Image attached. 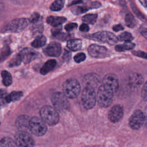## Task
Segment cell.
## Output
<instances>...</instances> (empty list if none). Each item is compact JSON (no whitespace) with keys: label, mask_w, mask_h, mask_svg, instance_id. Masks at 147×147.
Returning a JSON list of instances; mask_svg holds the SVG:
<instances>
[{"label":"cell","mask_w":147,"mask_h":147,"mask_svg":"<svg viewBox=\"0 0 147 147\" xmlns=\"http://www.w3.org/2000/svg\"><path fill=\"white\" fill-rule=\"evenodd\" d=\"M114 92L103 84L100 85L98 90L97 101L99 106L102 107H109L112 102Z\"/></svg>","instance_id":"1"},{"label":"cell","mask_w":147,"mask_h":147,"mask_svg":"<svg viewBox=\"0 0 147 147\" xmlns=\"http://www.w3.org/2000/svg\"><path fill=\"white\" fill-rule=\"evenodd\" d=\"M41 118L49 125H55L59 121V115L56 109L52 106L46 105L40 110Z\"/></svg>","instance_id":"2"},{"label":"cell","mask_w":147,"mask_h":147,"mask_svg":"<svg viewBox=\"0 0 147 147\" xmlns=\"http://www.w3.org/2000/svg\"><path fill=\"white\" fill-rule=\"evenodd\" d=\"M30 21L27 18L14 19L7 23L2 29L3 32L18 33L24 30L29 24Z\"/></svg>","instance_id":"3"},{"label":"cell","mask_w":147,"mask_h":147,"mask_svg":"<svg viewBox=\"0 0 147 147\" xmlns=\"http://www.w3.org/2000/svg\"><path fill=\"white\" fill-rule=\"evenodd\" d=\"M63 93L69 98L77 97L80 91V86L78 80L75 79H68L65 80L63 86Z\"/></svg>","instance_id":"4"},{"label":"cell","mask_w":147,"mask_h":147,"mask_svg":"<svg viewBox=\"0 0 147 147\" xmlns=\"http://www.w3.org/2000/svg\"><path fill=\"white\" fill-rule=\"evenodd\" d=\"M96 95L95 89L90 86H86L82 93V102L87 109H91L95 105Z\"/></svg>","instance_id":"5"},{"label":"cell","mask_w":147,"mask_h":147,"mask_svg":"<svg viewBox=\"0 0 147 147\" xmlns=\"http://www.w3.org/2000/svg\"><path fill=\"white\" fill-rule=\"evenodd\" d=\"M53 107L58 111H65L69 109V104L66 95L62 92L54 93L51 98Z\"/></svg>","instance_id":"6"},{"label":"cell","mask_w":147,"mask_h":147,"mask_svg":"<svg viewBox=\"0 0 147 147\" xmlns=\"http://www.w3.org/2000/svg\"><path fill=\"white\" fill-rule=\"evenodd\" d=\"M29 129L35 136H41L47 132V127L46 123L41 118L33 117L30 119Z\"/></svg>","instance_id":"7"},{"label":"cell","mask_w":147,"mask_h":147,"mask_svg":"<svg viewBox=\"0 0 147 147\" xmlns=\"http://www.w3.org/2000/svg\"><path fill=\"white\" fill-rule=\"evenodd\" d=\"M88 38L99 42L107 43L110 45H114L118 41V37L113 33L107 31H101L96 32L88 36Z\"/></svg>","instance_id":"8"},{"label":"cell","mask_w":147,"mask_h":147,"mask_svg":"<svg viewBox=\"0 0 147 147\" xmlns=\"http://www.w3.org/2000/svg\"><path fill=\"white\" fill-rule=\"evenodd\" d=\"M15 142L18 147H33L34 145L33 138L25 130H20L16 134Z\"/></svg>","instance_id":"9"},{"label":"cell","mask_w":147,"mask_h":147,"mask_svg":"<svg viewBox=\"0 0 147 147\" xmlns=\"http://www.w3.org/2000/svg\"><path fill=\"white\" fill-rule=\"evenodd\" d=\"M145 121V117L144 113L140 110L134 111L129 119V125L130 127L134 129H139L144 123Z\"/></svg>","instance_id":"10"},{"label":"cell","mask_w":147,"mask_h":147,"mask_svg":"<svg viewBox=\"0 0 147 147\" xmlns=\"http://www.w3.org/2000/svg\"><path fill=\"white\" fill-rule=\"evenodd\" d=\"M89 55L95 58H105L109 56V50L105 47L92 44L88 48Z\"/></svg>","instance_id":"11"},{"label":"cell","mask_w":147,"mask_h":147,"mask_svg":"<svg viewBox=\"0 0 147 147\" xmlns=\"http://www.w3.org/2000/svg\"><path fill=\"white\" fill-rule=\"evenodd\" d=\"M19 55L21 57V61L25 64H28L38 58L39 53L33 49L26 48L20 52Z\"/></svg>","instance_id":"12"},{"label":"cell","mask_w":147,"mask_h":147,"mask_svg":"<svg viewBox=\"0 0 147 147\" xmlns=\"http://www.w3.org/2000/svg\"><path fill=\"white\" fill-rule=\"evenodd\" d=\"M102 84L109 87L114 93L118 89V80L117 76L113 74H108L106 75L103 79Z\"/></svg>","instance_id":"13"},{"label":"cell","mask_w":147,"mask_h":147,"mask_svg":"<svg viewBox=\"0 0 147 147\" xmlns=\"http://www.w3.org/2000/svg\"><path fill=\"white\" fill-rule=\"evenodd\" d=\"M123 115V107L119 105H117L112 107L110 109L109 113V118L111 122L116 123L122 119Z\"/></svg>","instance_id":"14"},{"label":"cell","mask_w":147,"mask_h":147,"mask_svg":"<svg viewBox=\"0 0 147 147\" xmlns=\"http://www.w3.org/2000/svg\"><path fill=\"white\" fill-rule=\"evenodd\" d=\"M45 53L52 57H57L60 55L61 52V45L57 42H51L45 49Z\"/></svg>","instance_id":"15"},{"label":"cell","mask_w":147,"mask_h":147,"mask_svg":"<svg viewBox=\"0 0 147 147\" xmlns=\"http://www.w3.org/2000/svg\"><path fill=\"white\" fill-rule=\"evenodd\" d=\"M84 82H86V86H90L93 88H95L100 83V80L98 75L95 74H90L84 77Z\"/></svg>","instance_id":"16"},{"label":"cell","mask_w":147,"mask_h":147,"mask_svg":"<svg viewBox=\"0 0 147 147\" xmlns=\"http://www.w3.org/2000/svg\"><path fill=\"white\" fill-rule=\"evenodd\" d=\"M30 119L28 116L25 115L19 116L16 121V126L20 129V130H25L26 129H29Z\"/></svg>","instance_id":"17"},{"label":"cell","mask_w":147,"mask_h":147,"mask_svg":"<svg viewBox=\"0 0 147 147\" xmlns=\"http://www.w3.org/2000/svg\"><path fill=\"white\" fill-rule=\"evenodd\" d=\"M143 82V78L141 75L133 73L129 75V83L132 88H137L140 86Z\"/></svg>","instance_id":"18"},{"label":"cell","mask_w":147,"mask_h":147,"mask_svg":"<svg viewBox=\"0 0 147 147\" xmlns=\"http://www.w3.org/2000/svg\"><path fill=\"white\" fill-rule=\"evenodd\" d=\"M67 18L64 17L49 16L47 18V22L53 27H57L65 22Z\"/></svg>","instance_id":"19"},{"label":"cell","mask_w":147,"mask_h":147,"mask_svg":"<svg viewBox=\"0 0 147 147\" xmlns=\"http://www.w3.org/2000/svg\"><path fill=\"white\" fill-rule=\"evenodd\" d=\"M56 61L53 59L48 60L42 67L40 69V72L42 75H45L51 71L56 66Z\"/></svg>","instance_id":"20"},{"label":"cell","mask_w":147,"mask_h":147,"mask_svg":"<svg viewBox=\"0 0 147 147\" xmlns=\"http://www.w3.org/2000/svg\"><path fill=\"white\" fill-rule=\"evenodd\" d=\"M82 41L80 39H71L68 41L67 46L68 49L73 51L79 50L82 48Z\"/></svg>","instance_id":"21"},{"label":"cell","mask_w":147,"mask_h":147,"mask_svg":"<svg viewBox=\"0 0 147 147\" xmlns=\"http://www.w3.org/2000/svg\"><path fill=\"white\" fill-rule=\"evenodd\" d=\"M46 42L47 38L44 36H39L34 40V41L32 42L31 45L33 47L35 48H38L45 45Z\"/></svg>","instance_id":"22"},{"label":"cell","mask_w":147,"mask_h":147,"mask_svg":"<svg viewBox=\"0 0 147 147\" xmlns=\"http://www.w3.org/2000/svg\"><path fill=\"white\" fill-rule=\"evenodd\" d=\"M135 44L131 41L130 42H125V43L120 45H117L115 47V50L118 52H122L125 51H128L134 48Z\"/></svg>","instance_id":"23"},{"label":"cell","mask_w":147,"mask_h":147,"mask_svg":"<svg viewBox=\"0 0 147 147\" xmlns=\"http://www.w3.org/2000/svg\"><path fill=\"white\" fill-rule=\"evenodd\" d=\"M0 147H18L15 141L9 137H4L0 141Z\"/></svg>","instance_id":"24"},{"label":"cell","mask_w":147,"mask_h":147,"mask_svg":"<svg viewBox=\"0 0 147 147\" xmlns=\"http://www.w3.org/2000/svg\"><path fill=\"white\" fill-rule=\"evenodd\" d=\"M22 95L23 93L21 91H13L9 95H7L5 99L7 103H9L10 102L16 101L20 99L22 97Z\"/></svg>","instance_id":"25"},{"label":"cell","mask_w":147,"mask_h":147,"mask_svg":"<svg viewBox=\"0 0 147 147\" xmlns=\"http://www.w3.org/2000/svg\"><path fill=\"white\" fill-rule=\"evenodd\" d=\"M2 83L5 86H10L12 83V77L11 74L7 71H2L1 72Z\"/></svg>","instance_id":"26"},{"label":"cell","mask_w":147,"mask_h":147,"mask_svg":"<svg viewBox=\"0 0 147 147\" xmlns=\"http://www.w3.org/2000/svg\"><path fill=\"white\" fill-rule=\"evenodd\" d=\"M64 0H56L50 6V9L53 11H60L64 7Z\"/></svg>","instance_id":"27"},{"label":"cell","mask_w":147,"mask_h":147,"mask_svg":"<svg viewBox=\"0 0 147 147\" xmlns=\"http://www.w3.org/2000/svg\"><path fill=\"white\" fill-rule=\"evenodd\" d=\"M98 15L96 14H88L82 17V21L87 24H94L97 20Z\"/></svg>","instance_id":"28"},{"label":"cell","mask_w":147,"mask_h":147,"mask_svg":"<svg viewBox=\"0 0 147 147\" xmlns=\"http://www.w3.org/2000/svg\"><path fill=\"white\" fill-rule=\"evenodd\" d=\"M125 23L127 26L130 28H133L136 24V22L135 18H134L133 16L131 13H127L125 16Z\"/></svg>","instance_id":"29"},{"label":"cell","mask_w":147,"mask_h":147,"mask_svg":"<svg viewBox=\"0 0 147 147\" xmlns=\"http://www.w3.org/2000/svg\"><path fill=\"white\" fill-rule=\"evenodd\" d=\"M133 37L131 34L127 32H125L119 34L118 37V40L119 41H123L125 42H130L132 41Z\"/></svg>","instance_id":"30"},{"label":"cell","mask_w":147,"mask_h":147,"mask_svg":"<svg viewBox=\"0 0 147 147\" xmlns=\"http://www.w3.org/2000/svg\"><path fill=\"white\" fill-rule=\"evenodd\" d=\"M90 7L87 6H76L72 9V12L75 15H79L82 13H84L89 10Z\"/></svg>","instance_id":"31"},{"label":"cell","mask_w":147,"mask_h":147,"mask_svg":"<svg viewBox=\"0 0 147 147\" xmlns=\"http://www.w3.org/2000/svg\"><path fill=\"white\" fill-rule=\"evenodd\" d=\"M130 6L133 11V12L135 13V14L138 17L139 19H140L142 21H144V22H146V19L145 18V17L140 11V10L135 6V5L131 3V2H130Z\"/></svg>","instance_id":"32"},{"label":"cell","mask_w":147,"mask_h":147,"mask_svg":"<svg viewBox=\"0 0 147 147\" xmlns=\"http://www.w3.org/2000/svg\"><path fill=\"white\" fill-rule=\"evenodd\" d=\"M21 57L18 55L16 56L9 63V66L13 67V66H17L21 63Z\"/></svg>","instance_id":"33"},{"label":"cell","mask_w":147,"mask_h":147,"mask_svg":"<svg viewBox=\"0 0 147 147\" xmlns=\"http://www.w3.org/2000/svg\"><path fill=\"white\" fill-rule=\"evenodd\" d=\"M86 55L84 53H79L74 56V60L76 63H80L86 59Z\"/></svg>","instance_id":"34"},{"label":"cell","mask_w":147,"mask_h":147,"mask_svg":"<svg viewBox=\"0 0 147 147\" xmlns=\"http://www.w3.org/2000/svg\"><path fill=\"white\" fill-rule=\"evenodd\" d=\"M38 22L33 24V25L32 26V29H33V33H37V32H41L43 30V26L41 24H38Z\"/></svg>","instance_id":"35"},{"label":"cell","mask_w":147,"mask_h":147,"mask_svg":"<svg viewBox=\"0 0 147 147\" xmlns=\"http://www.w3.org/2000/svg\"><path fill=\"white\" fill-rule=\"evenodd\" d=\"M40 16L38 13H34L30 16V17L29 20L30 21V22H31L32 24H34L40 21Z\"/></svg>","instance_id":"36"},{"label":"cell","mask_w":147,"mask_h":147,"mask_svg":"<svg viewBox=\"0 0 147 147\" xmlns=\"http://www.w3.org/2000/svg\"><path fill=\"white\" fill-rule=\"evenodd\" d=\"M141 96L142 99L147 101V82L144 84L141 91Z\"/></svg>","instance_id":"37"},{"label":"cell","mask_w":147,"mask_h":147,"mask_svg":"<svg viewBox=\"0 0 147 147\" xmlns=\"http://www.w3.org/2000/svg\"><path fill=\"white\" fill-rule=\"evenodd\" d=\"M78 26L77 24L74 23V22H72V23H69L67 24L65 26V29L67 31V32H70L74 29H75V28H76Z\"/></svg>","instance_id":"38"},{"label":"cell","mask_w":147,"mask_h":147,"mask_svg":"<svg viewBox=\"0 0 147 147\" xmlns=\"http://www.w3.org/2000/svg\"><path fill=\"white\" fill-rule=\"evenodd\" d=\"M57 38H58L59 40H67L68 38V35L67 34L62 33L61 32H60L59 33H57L56 36H55Z\"/></svg>","instance_id":"39"},{"label":"cell","mask_w":147,"mask_h":147,"mask_svg":"<svg viewBox=\"0 0 147 147\" xmlns=\"http://www.w3.org/2000/svg\"><path fill=\"white\" fill-rule=\"evenodd\" d=\"M133 54L135 56L147 59V53L141 51H133Z\"/></svg>","instance_id":"40"},{"label":"cell","mask_w":147,"mask_h":147,"mask_svg":"<svg viewBox=\"0 0 147 147\" xmlns=\"http://www.w3.org/2000/svg\"><path fill=\"white\" fill-rule=\"evenodd\" d=\"M79 30L82 32H88L89 30V27L86 24H83L80 25Z\"/></svg>","instance_id":"41"},{"label":"cell","mask_w":147,"mask_h":147,"mask_svg":"<svg viewBox=\"0 0 147 147\" xmlns=\"http://www.w3.org/2000/svg\"><path fill=\"white\" fill-rule=\"evenodd\" d=\"M101 6V4L100 2H98V1H95V2H92L91 4H90V8L92 9H96V8H98Z\"/></svg>","instance_id":"42"},{"label":"cell","mask_w":147,"mask_h":147,"mask_svg":"<svg viewBox=\"0 0 147 147\" xmlns=\"http://www.w3.org/2000/svg\"><path fill=\"white\" fill-rule=\"evenodd\" d=\"M123 29H124V28L121 24L115 25L113 28V30L115 31V32H118V31H120V30H123Z\"/></svg>","instance_id":"43"},{"label":"cell","mask_w":147,"mask_h":147,"mask_svg":"<svg viewBox=\"0 0 147 147\" xmlns=\"http://www.w3.org/2000/svg\"><path fill=\"white\" fill-rule=\"evenodd\" d=\"M7 96V92L3 89H0V99L5 98Z\"/></svg>","instance_id":"44"},{"label":"cell","mask_w":147,"mask_h":147,"mask_svg":"<svg viewBox=\"0 0 147 147\" xmlns=\"http://www.w3.org/2000/svg\"><path fill=\"white\" fill-rule=\"evenodd\" d=\"M139 1L144 7L147 9V0H139Z\"/></svg>","instance_id":"45"},{"label":"cell","mask_w":147,"mask_h":147,"mask_svg":"<svg viewBox=\"0 0 147 147\" xmlns=\"http://www.w3.org/2000/svg\"><path fill=\"white\" fill-rule=\"evenodd\" d=\"M141 34L147 40V29H144L141 31Z\"/></svg>","instance_id":"46"},{"label":"cell","mask_w":147,"mask_h":147,"mask_svg":"<svg viewBox=\"0 0 147 147\" xmlns=\"http://www.w3.org/2000/svg\"><path fill=\"white\" fill-rule=\"evenodd\" d=\"M3 8H4L3 3L2 1L1 0H0V14L3 11Z\"/></svg>","instance_id":"47"}]
</instances>
